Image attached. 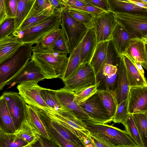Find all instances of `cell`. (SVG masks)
<instances>
[{
  "instance_id": "6da1fadb",
  "label": "cell",
  "mask_w": 147,
  "mask_h": 147,
  "mask_svg": "<svg viewBox=\"0 0 147 147\" xmlns=\"http://www.w3.org/2000/svg\"><path fill=\"white\" fill-rule=\"evenodd\" d=\"M121 58L111 39L109 40L106 59L96 75L97 90L108 91L116 96L119 67Z\"/></svg>"
},
{
  "instance_id": "7a4b0ae2",
  "label": "cell",
  "mask_w": 147,
  "mask_h": 147,
  "mask_svg": "<svg viewBox=\"0 0 147 147\" xmlns=\"http://www.w3.org/2000/svg\"><path fill=\"white\" fill-rule=\"evenodd\" d=\"M32 59L39 66L46 79L61 78L68 61L67 55L53 50L32 51Z\"/></svg>"
},
{
  "instance_id": "3957f363",
  "label": "cell",
  "mask_w": 147,
  "mask_h": 147,
  "mask_svg": "<svg viewBox=\"0 0 147 147\" xmlns=\"http://www.w3.org/2000/svg\"><path fill=\"white\" fill-rule=\"evenodd\" d=\"M83 121L90 134L102 139L114 147H139L125 130L90 119Z\"/></svg>"
},
{
  "instance_id": "277c9868",
  "label": "cell",
  "mask_w": 147,
  "mask_h": 147,
  "mask_svg": "<svg viewBox=\"0 0 147 147\" xmlns=\"http://www.w3.org/2000/svg\"><path fill=\"white\" fill-rule=\"evenodd\" d=\"M29 43L21 46L10 57L0 64V91L31 59L33 47Z\"/></svg>"
},
{
  "instance_id": "5b68a950",
  "label": "cell",
  "mask_w": 147,
  "mask_h": 147,
  "mask_svg": "<svg viewBox=\"0 0 147 147\" xmlns=\"http://www.w3.org/2000/svg\"><path fill=\"white\" fill-rule=\"evenodd\" d=\"M61 12H54L51 16L41 23L21 31H14L11 34L18 38L24 44H36L47 35L59 28Z\"/></svg>"
},
{
  "instance_id": "8992f818",
  "label": "cell",
  "mask_w": 147,
  "mask_h": 147,
  "mask_svg": "<svg viewBox=\"0 0 147 147\" xmlns=\"http://www.w3.org/2000/svg\"><path fill=\"white\" fill-rule=\"evenodd\" d=\"M51 119L68 130L82 141L88 137L90 133L84 122L71 112L64 109L55 110L48 108H41Z\"/></svg>"
},
{
  "instance_id": "52a82bcc",
  "label": "cell",
  "mask_w": 147,
  "mask_h": 147,
  "mask_svg": "<svg viewBox=\"0 0 147 147\" xmlns=\"http://www.w3.org/2000/svg\"><path fill=\"white\" fill-rule=\"evenodd\" d=\"M60 17L61 29L66 39L70 54L82 41L88 28L71 16L67 9L61 11Z\"/></svg>"
},
{
  "instance_id": "ba28073f",
  "label": "cell",
  "mask_w": 147,
  "mask_h": 147,
  "mask_svg": "<svg viewBox=\"0 0 147 147\" xmlns=\"http://www.w3.org/2000/svg\"><path fill=\"white\" fill-rule=\"evenodd\" d=\"M114 13L117 23L133 38L147 37V14Z\"/></svg>"
},
{
  "instance_id": "9c48e42d",
  "label": "cell",
  "mask_w": 147,
  "mask_h": 147,
  "mask_svg": "<svg viewBox=\"0 0 147 147\" xmlns=\"http://www.w3.org/2000/svg\"><path fill=\"white\" fill-rule=\"evenodd\" d=\"M1 96L5 101L16 131L22 122L26 119L28 105L17 92L5 91Z\"/></svg>"
},
{
  "instance_id": "30bf717a",
  "label": "cell",
  "mask_w": 147,
  "mask_h": 147,
  "mask_svg": "<svg viewBox=\"0 0 147 147\" xmlns=\"http://www.w3.org/2000/svg\"><path fill=\"white\" fill-rule=\"evenodd\" d=\"M64 83V88L72 92L83 90L96 84L95 72L89 63L82 64Z\"/></svg>"
},
{
  "instance_id": "8fae6325",
  "label": "cell",
  "mask_w": 147,
  "mask_h": 147,
  "mask_svg": "<svg viewBox=\"0 0 147 147\" xmlns=\"http://www.w3.org/2000/svg\"><path fill=\"white\" fill-rule=\"evenodd\" d=\"M89 119L95 122L106 124L113 121L98 94L96 92L80 105Z\"/></svg>"
},
{
  "instance_id": "7c38bea8",
  "label": "cell",
  "mask_w": 147,
  "mask_h": 147,
  "mask_svg": "<svg viewBox=\"0 0 147 147\" xmlns=\"http://www.w3.org/2000/svg\"><path fill=\"white\" fill-rule=\"evenodd\" d=\"M118 24L114 13L104 11L94 18L92 26L94 27L97 44L111 39L113 32Z\"/></svg>"
},
{
  "instance_id": "4fadbf2b",
  "label": "cell",
  "mask_w": 147,
  "mask_h": 147,
  "mask_svg": "<svg viewBox=\"0 0 147 147\" xmlns=\"http://www.w3.org/2000/svg\"><path fill=\"white\" fill-rule=\"evenodd\" d=\"M19 93L28 105L40 108H48L42 98L40 91L43 88L33 81L23 82L18 84Z\"/></svg>"
},
{
  "instance_id": "5bb4252c",
  "label": "cell",
  "mask_w": 147,
  "mask_h": 147,
  "mask_svg": "<svg viewBox=\"0 0 147 147\" xmlns=\"http://www.w3.org/2000/svg\"><path fill=\"white\" fill-rule=\"evenodd\" d=\"M46 78L42 71L32 59L25 65L22 69L7 84L8 88L16 84L27 81H35L38 83Z\"/></svg>"
},
{
  "instance_id": "9a60e30c",
  "label": "cell",
  "mask_w": 147,
  "mask_h": 147,
  "mask_svg": "<svg viewBox=\"0 0 147 147\" xmlns=\"http://www.w3.org/2000/svg\"><path fill=\"white\" fill-rule=\"evenodd\" d=\"M147 37L131 39L124 53L132 61H137L147 69Z\"/></svg>"
},
{
  "instance_id": "2e32d148",
  "label": "cell",
  "mask_w": 147,
  "mask_h": 147,
  "mask_svg": "<svg viewBox=\"0 0 147 147\" xmlns=\"http://www.w3.org/2000/svg\"><path fill=\"white\" fill-rule=\"evenodd\" d=\"M127 100L129 114L147 112V86L130 87Z\"/></svg>"
},
{
  "instance_id": "e0dca14e",
  "label": "cell",
  "mask_w": 147,
  "mask_h": 147,
  "mask_svg": "<svg viewBox=\"0 0 147 147\" xmlns=\"http://www.w3.org/2000/svg\"><path fill=\"white\" fill-rule=\"evenodd\" d=\"M56 91L57 97L63 109L71 112L82 121L89 119L75 101L74 92L64 87Z\"/></svg>"
},
{
  "instance_id": "ac0fdd59",
  "label": "cell",
  "mask_w": 147,
  "mask_h": 147,
  "mask_svg": "<svg viewBox=\"0 0 147 147\" xmlns=\"http://www.w3.org/2000/svg\"><path fill=\"white\" fill-rule=\"evenodd\" d=\"M97 45L95 29L92 26L88 28L81 41L80 51L81 64L90 63Z\"/></svg>"
},
{
  "instance_id": "d6986e66",
  "label": "cell",
  "mask_w": 147,
  "mask_h": 147,
  "mask_svg": "<svg viewBox=\"0 0 147 147\" xmlns=\"http://www.w3.org/2000/svg\"><path fill=\"white\" fill-rule=\"evenodd\" d=\"M121 55L125 65L129 87L147 86L146 78L141 74L134 63L125 55Z\"/></svg>"
},
{
  "instance_id": "ffe728a7",
  "label": "cell",
  "mask_w": 147,
  "mask_h": 147,
  "mask_svg": "<svg viewBox=\"0 0 147 147\" xmlns=\"http://www.w3.org/2000/svg\"><path fill=\"white\" fill-rule=\"evenodd\" d=\"M23 44L20 39L11 34L0 40V64L11 57Z\"/></svg>"
},
{
  "instance_id": "44dd1931",
  "label": "cell",
  "mask_w": 147,
  "mask_h": 147,
  "mask_svg": "<svg viewBox=\"0 0 147 147\" xmlns=\"http://www.w3.org/2000/svg\"><path fill=\"white\" fill-rule=\"evenodd\" d=\"M133 38L130 34L118 23L113 32L111 39L117 51L121 55L124 53L130 40Z\"/></svg>"
},
{
  "instance_id": "7402d4cb",
  "label": "cell",
  "mask_w": 147,
  "mask_h": 147,
  "mask_svg": "<svg viewBox=\"0 0 147 147\" xmlns=\"http://www.w3.org/2000/svg\"><path fill=\"white\" fill-rule=\"evenodd\" d=\"M129 88L126 75L125 65L121 56L119 67V75L116 95L118 105L123 101L127 99Z\"/></svg>"
},
{
  "instance_id": "603a6c76",
  "label": "cell",
  "mask_w": 147,
  "mask_h": 147,
  "mask_svg": "<svg viewBox=\"0 0 147 147\" xmlns=\"http://www.w3.org/2000/svg\"><path fill=\"white\" fill-rule=\"evenodd\" d=\"M110 11L114 13L147 14V9L138 7L127 0H108Z\"/></svg>"
},
{
  "instance_id": "cb8c5ba5",
  "label": "cell",
  "mask_w": 147,
  "mask_h": 147,
  "mask_svg": "<svg viewBox=\"0 0 147 147\" xmlns=\"http://www.w3.org/2000/svg\"><path fill=\"white\" fill-rule=\"evenodd\" d=\"M15 134L29 145L38 140L41 136L37 129L26 119L22 122L19 129Z\"/></svg>"
},
{
  "instance_id": "d4e9b609",
  "label": "cell",
  "mask_w": 147,
  "mask_h": 147,
  "mask_svg": "<svg viewBox=\"0 0 147 147\" xmlns=\"http://www.w3.org/2000/svg\"><path fill=\"white\" fill-rule=\"evenodd\" d=\"M81 42V41L70 54L67 65L61 78L64 82L74 74L81 65L80 56Z\"/></svg>"
},
{
  "instance_id": "484cf974",
  "label": "cell",
  "mask_w": 147,
  "mask_h": 147,
  "mask_svg": "<svg viewBox=\"0 0 147 147\" xmlns=\"http://www.w3.org/2000/svg\"><path fill=\"white\" fill-rule=\"evenodd\" d=\"M0 129L8 134H14L16 131L5 101L1 96L0 98Z\"/></svg>"
},
{
  "instance_id": "4316f807",
  "label": "cell",
  "mask_w": 147,
  "mask_h": 147,
  "mask_svg": "<svg viewBox=\"0 0 147 147\" xmlns=\"http://www.w3.org/2000/svg\"><path fill=\"white\" fill-rule=\"evenodd\" d=\"M109 40L97 44L94 53L89 63L94 71L95 75L100 69L106 59Z\"/></svg>"
},
{
  "instance_id": "83f0119b",
  "label": "cell",
  "mask_w": 147,
  "mask_h": 147,
  "mask_svg": "<svg viewBox=\"0 0 147 147\" xmlns=\"http://www.w3.org/2000/svg\"><path fill=\"white\" fill-rule=\"evenodd\" d=\"M53 13V11L49 6L44 10L36 14L27 17L19 28L14 31H21L40 24L51 16Z\"/></svg>"
},
{
  "instance_id": "f1b7e54d",
  "label": "cell",
  "mask_w": 147,
  "mask_h": 147,
  "mask_svg": "<svg viewBox=\"0 0 147 147\" xmlns=\"http://www.w3.org/2000/svg\"><path fill=\"white\" fill-rule=\"evenodd\" d=\"M36 0H17V9L14 18L15 31L17 30L29 13Z\"/></svg>"
},
{
  "instance_id": "f546056e",
  "label": "cell",
  "mask_w": 147,
  "mask_h": 147,
  "mask_svg": "<svg viewBox=\"0 0 147 147\" xmlns=\"http://www.w3.org/2000/svg\"><path fill=\"white\" fill-rule=\"evenodd\" d=\"M134 123L145 146L147 144V112H135L131 114Z\"/></svg>"
},
{
  "instance_id": "4dcf8cb0",
  "label": "cell",
  "mask_w": 147,
  "mask_h": 147,
  "mask_svg": "<svg viewBox=\"0 0 147 147\" xmlns=\"http://www.w3.org/2000/svg\"><path fill=\"white\" fill-rule=\"evenodd\" d=\"M62 33L59 28L50 33L33 47L32 51H45L53 49L56 40Z\"/></svg>"
},
{
  "instance_id": "1f68e13d",
  "label": "cell",
  "mask_w": 147,
  "mask_h": 147,
  "mask_svg": "<svg viewBox=\"0 0 147 147\" xmlns=\"http://www.w3.org/2000/svg\"><path fill=\"white\" fill-rule=\"evenodd\" d=\"M26 120L37 129L41 136L48 139L50 138L46 127L36 112L33 108L28 105Z\"/></svg>"
},
{
  "instance_id": "d6a6232c",
  "label": "cell",
  "mask_w": 147,
  "mask_h": 147,
  "mask_svg": "<svg viewBox=\"0 0 147 147\" xmlns=\"http://www.w3.org/2000/svg\"><path fill=\"white\" fill-rule=\"evenodd\" d=\"M28 145L15 134L7 133L0 129V147H23Z\"/></svg>"
},
{
  "instance_id": "836d02e7",
  "label": "cell",
  "mask_w": 147,
  "mask_h": 147,
  "mask_svg": "<svg viewBox=\"0 0 147 147\" xmlns=\"http://www.w3.org/2000/svg\"><path fill=\"white\" fill-rule=\"evenodd\" d=\"M96 92L109 115L113 118L118 105L116 96L107 91L97 90Z\"/></svg>"
},
{
  "instance_id": "e575fe53",
  "label": "cell",
  "mask_w": 147,
  "mask_h": 147,
  "mask_svg": "<svg viewBox=\"0 0 147 147\" xmlns=\"http://www.w3.org/2000/svg\"><path fill=\"white\" fill-rule=\"evenodd\" d=\"M44 125L50 138L59 144L62 147H78L62 136L40 114L37 113Z\"/></svg>"
},
{
  "instance_id": "d590c367",
  "label": "cell",
  "mask_w": 147,
  "mask_h": 147,
  "mask_svg": "<svg viewBox=\"0 0 147 147\" xmlns=\"http://www.w3.org/2000/svg\"><path fill=\"white\" fill-rule=\"evenodd\" d=\"M40 93L49 108L56 110L63 109L57 97L56 90L43 88Z\"/></svg>"
},
{
  "instance_id": "8d00e7d4",
  "label": "cell",
  "mask_w": 147,
  "mask_h": 147,
  "mask_svg": "<svg viewBox=\"0 0 147 147\" xmlns=\"http://www.w3.org/2000/svg\"><path fill=\"white\" fill-rule=\"evenodd\" d=\"M125 131L129 137L139 147H145L133 121L132 115L130 114L125 122L123 124Z\"/></svg>"
},
{
  "instance_id": "74e56055",
  "label": "cell",
  "mask_w": 147,
  "mask_h": 147,
  "mask_svg": "<svg viewBox=\"0 0 147 147\" xmlns=\"http://www.w3.org/2000/svg\"><path fill=\"white\" fill-rule=\"evenodd\" d=\"M129 114L128 110L127 99L121 102L117 105L113 118V121L115 123L123 124L126 121Z\"/></svg>"
},
{
  "instance_id": "f35d334b",
  "label": "cell",
  "mask_w": 147,
  "mask_h": 147,
  "mask_svg": "<svg viewBox=\"0 0 147 147\" xmlns=\"http://www.w3.org/2000/svg\"><path fill=\"white\" fill-rule=\"evenodd\" d=\"M69 14L75 19L84 24L88 28L92 26L95 16L83 11L68 9Z\"/></svg>"
},
{
  "instance_id": "ab89813d",
  "label": "cell",
  "mask_w": 147,
  "mask_h": 147,
  "mask_svg": "<svg viewBox=\"0 0 147 147\" xmlns=\"http://www.w3.org/2000/svg\"><path fill=\"white\" fill-rule=\"evenodd\" d=\"M98 84L90 86L83 90L74 92V98L79 105L84 102L97 91Z\"/></svg>"
},
{
  "instance_id": "60d3db41",
  "label": "cell",
  "mask_w": 147,
  "mask_h": 147,
  "mask_svg": "<svg viewBox=\"0 0 147 147\" xmlns=\"http://www.w3.org/2000/svg\"><path fill=\"white\" fill-rule=\"evenodd\" d=\"M14 31V18L6 17L0 24V40L8 36Z\"/></svg>"
},
{
  "instance_id": "b9f144b4",
  "label": "cell",
  "mask_w": 147,
  "mask_h": 147,
  "mask_svg": "<svg viewBox=\"0 0 147 147\" xmlns=\"http://www.w3.org/2000/svg\"><path fill=\"white\" fill-rule=\"evenodd\" d=\"M53 50L63 54L67 55L69 54L67 41L62 31V33L56 40Z\"/></svg>"
},
{
  "instance_id": "7bdbcfd3",
  "label": "cell",
  "mask_w": 147,
  "mask_h": 147,
  "mask_svg": "<svg viewBox=\"0 0 147 147\" xmlns=\"http://www.w3.org/2000/svg\"><path fill=\"white\" fill-rule=\"evenodd\" d=\"M49 6L48 0H36L27 17L36 14Z\"/></svg>"
},
{
  "instance_id": "ee69618b",
  "label": "cell",
  "mask_w": 147,
  "mask_h": 147,
  "mask_svg": "<svg viewBox=\"0 0 147 147\" xmlns=\"http://www.w3.org/2000/svg\"><path fill=\"white\" fill-rule=\"evenodd\" d=\"M5 13L8 18H15L17 6V0H4Z\"/></svg>"
},
{
  "instance_id": "f6af8a7d",
  "label": "cell",
  "mask_w": 147,
  "mask_h": 147,
  "mask_svg": "<svg viewBox=\"0 0 147 147\" xmlns=\"http://www.w3.org/2000/svg\"><path fill=\"white\" fill-rule=\"evenodd\" d=\"M67 9L83 11L91 13L97 17L104 11L103 10L94 6L88 5L80 7L69 8Z\"/></svg>"
},
{
  "instance_id": "bcb514c9",
  "label": "cell",
  "mask_w": 147,
  "mask_h": 147,
  "mask_svg": "<svg viewBox=\"0 0 147 147\" xmlns=\"http://www.w3.org/2000/svg\"><path fill=\"white\" fill-rule=\"evenodd\" d=\"M88 4L94 6L105 11H110L108 0H86Z\"/></svg>"
},
{
  "instance_id": "7dc6e473",
  "label": "cell",
  "mask_w": 147,
  "mask_h": 147,
  "mask_svg": "<svg viewBox=\"0 0 147 147\" xmlns=\"http://www.w3.org/2000/svg\"><path fill=\"white\" fill-rule=\"evenodd\" d=\"M49 5L54 12H61L63 9H67L63 0H48Z\"/></svg>"
},
{
  "instance_id": "c3c4849f",
  "label": "cell",
  "mask_w": 147,
  "mask_h": 147,
  "mask_svg": "<svg viewBox=\"0 0 147 147\" xmlns=\"http://www.w3.org/2000/svg\"><path fill=\"white\" fill-rule=\"evenodd\" d=\"M88 138L96 147H114L102 139L90 134Z\"/></svg>"
},
{
  "instance_id": "681fc988",
  "label": "cell",
  "mask_w": 147,
  "mask_h": 147,
  "mask_svg": "<svg viewBox=\"0 0 147 147\" xmlns=\"http://www.w3.org/2000/svg\"><path fill=\"white\" fill-rule=\"evenodd\" d=\"M67 9L69 8L80 7L89 5L86 0H63Z\"/></svg>"
},
{
  "instance_id": "f907efd6",
  "label": "cell",
  "mask_w": 147,
  "mask_h": 147,
  "mask_svg": "<svg viewBox=\"0 0 147 147\" xmlns=\"http://www.w3.org/2000/svg\"><path fill=\"white\" fill-rule=\"evenodd\" d=\"M40 139L44 147H62L51 138L48 139L40 136Z\"/></svg>"
},
{
  "instance_id": "816d5d0a",
  "label": "cell",
  "mask_w": 147,
  "mask_h": 147,
  "mask_svg": "<svg viewBox=\"0 0 147 147\" xmlns=\"http://www.w3.org/2000/svg\"><path fill=\"white\" fill-rule=\"evenodd\" d=\"M128 2L140 7L147 9L146 0H127Z\"/></svg>"
},
{
  "instance_id": "f5cc1de1",
  "label": "cell",
  "mask_w": 147,
  "mask_h": 147,
  "mask_svg": "<svg viewBox=\"0 0 147 147\" xmlns=\"http://www.w3.org/2000/svg\"><path fill=\"white\" fill-rule=\"evenodd\" d=\"M4 0H0V24L6 18Z\"/></svg>"
},
{
  "instance_id": "db71d44e",
  "label": "cell",
  "mask_w": 147,
  "mask_h": 147,
  "mask_svg": "<svg viewBox=\"0 0 147 147\" xmlns=\"http://www.w3.org/2000/svg\"><path fill=\"white\" fill-rule=\"evenodd\" d=\"M133 62L134 63L136 67L142 75L143 76L145 77L144 72L142 66L140 63L136 61H134Z\"/></svg>"
},
{
  "instance_id": "11a10c76",
  "label": "cell",
  "mask_w": 147,
  "mask_h": 147,
  "mask_svg": "<svg viewBox=\"0 0 147 147\" xmlns=\"http://www.w3.org/2000/svg\"><path fill=\"white\" fill-rule=\"evenodd\" d=\"M29 147H44L40 139L34 143L29 145Z\"/></svg>"
},
{
  "instance_id": "9f6ffc18",
  "label": "cell",
  "mask_w": 147,
  "mask_h": 147,
  "mask_svg": "<svg viewBox=\"0 0 147 147\" xmlns=\"http://www.w3.org/2000/svg\"><path fill=\"white\" fill-rule=\"evenodd\" d=\"M85 147H96L90 141V143L85 145Z\"/></svg>"
},
{
  "instance_id": "6f0895ef",
  "label": "cell",
  "mask_w": 147,
  "mask_h": 147,
  "mask_svg": "<svg viewBox=\"0 0 147 147\" xmlns=\"http://www.w3.org/2000/svg\"><path fill=\"white\" fill-rule=\"evenodd\" d=\"M23 147H29V145H28L26 146H24Z\"/></svg>"
},
{
  "instance_id": "680465c9",
  "label": "cell",
  "mask_w": 147,
  "mask_h": 147,
  "mask_svg": "<svg viewBox=\"0 0 147 147\" xmlns=\"http://www.w3.org/2000/svg\"><path fill=\"white\" fill-rule=\"evenodd\" d=\"M1 98V96H0V98Z\"/></svg>"
}]
</instances>
